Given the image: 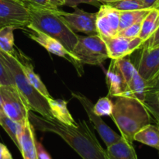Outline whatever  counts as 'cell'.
Listing matches in <instances>:
<instances>
[{"mask_svg": "<svg viewBox=\"0 0 159 159\" xmlns=\"http://www.w3.org/2000/svg\"><path fill=\"white\" fill-rule=\"evenodd\" d=\"M0 159H13L7 147L1 142H0Z\"/></svg>", "mask_w": 159, "mask_h": 159, "instance_id": "35", "label": "cell"}, {"mask_svg": "<svg viewBox=\"0 0 159 159\" xmlns=\"http://www.w3.org/2000/svg\"><path fill=\"white\" fill-rule=\"evenodd\" d=\"M102 38L107 45L109 58L114 60L130 55L144 43V41L139 37L126 38L116 35L115 37Z\"/></svg>", "mask_w": 159, "mask_h": 159, "instance_id": "11", "label": "cell"}, {"mask_svg": "<svg viewBox=\"0 0 159 159\" xmlns=\"http://www.w3.org/2000/svg\"><path fill=\"white\" fill-rule=\"evenodd\" d=\"M0 110L2 111V102H1V97H0Z\"/></svg>", "mask_w": 159, "mask_h": 159, "instance_id": "42", "label": "cell"}, {"mask_svg": "<svg viewBox=\"0 0 159 159\" xmlns=\"http://www.w3.org/2000/svg\"><path fill=\"white\" fill-rule=\"evenodd\" d=\"M0 125L2 127L5 131L8 134L9 138L12 139L14 144H16L20 150V144H19V134L21 130L23 124H20L6 116L3 111H0Z\"/></svg>", "mask_w": 159, "mask_h": 159, "instance_id": "23", "label": "cell"}, {"mask_svg": "<svg viewBox=\"0 0 159 159\" xmlns=\"http://www.w3.org/2000/svg\"><path fill=\"white\" fill-rule=\"evenodd\" d=\"M134 141L154 148L159 152V127L151 124L144 126L135 134Z\"/></svg>", "mask_w": 159, "mask_h": 159, "instance_id": "19", "label": "cell"}, {"mask_svg": "<svg viewBox=\"0 0 159 159\" xmlns=\"http://www.w3.org/2000/svg\"><path fill=\"white\" fill-rule=\"evenodd\" d=\"M51 113L54 119L61 123L69 126H77V122L74 120L68 109V102L62 99H54L51 96L46 98Z\"/></svg>", "mask_w": 159, "mask_h": 159, "instance_id": "18", "label": "cell"}, {"mask_svg": "<svg viewBox=\"0 0 159 159\" xmlns=\"http://www.w3.org/2000/svg\"><path fill=\"white\" fill-rule=\"evenodd\" d=\"M2 111L10 119L23 124L28 119L30 107L16 86L0 85Z\"/></svg>", "mask_w": 159, "mask_h": 159, "instance_id": "6", "label": "cell"}, {"mask_svg": "<svg viewBox=\"0 0 159 159\" xmlns=\"http://www.w3.org/2000/svg\"><path fill=\"white\" fill-rule=\"evenodd\" d=\"M159 26V11L152 8L141 23V31L138 37L144 42L148 40Z\"/></svg>", "mask_w": 159, "mask_h": 159, "instance_id": "20", "label": "cell"}, {"mask_svg": "<svg viewBox=\"0 0 159 159\" xmlns=\"http://www.w3.org/2000/svg\"><path fill=\"white\" fill-rule=\"evenodd\" d=\"M28 117L35 130L56 134L82 159H108L106 150L102 148L93 130L85 120H79L77 126H69L54 118L50 119L36 115L32 110H29Z\"/></svg>", "mask_w": 159, "mask_h": 159, "instance_id": "1", "label": "cell"}, {"mask_svg": "<svg viewBox=\"0 0 159 159\" xmlns=\"http://www.w3.org/2000/svg\"><path fill=\"white\" fill-rule=\"evenodd\" d=\"M147 95V84L146 81L135 71L132 79L127 85V93L126 96L134 97L144 103Z\"/></svg>", "mask_w": 159, "mask_h": 159, "instance_id": "21", "label": "cell"}, {"mask_svg": "<svg viewBox=\"0 0 159 159\" xmlns=\"http://www.w3.org/2000/svg\"><path fill=\"white\" fill-rule=\"evenodd\" d=\"M107 4L119 11H131L147 9L142 0H118Z\"/></svg>", "mask_w": 159, "mask_h": 159, "instance_id": "25", "label": "cell"}, {"mask_svg": "<svg viewBox=\"0 0 159 159\" xmlns=\"http://www.w3.org/2000/svg\"><path fill=\"white\" fill-rule=\"evenodd\" d=\"M0 57L12 74L17 89L27 102L30 110L45 118L53 119L47 99L29 82L22 71L19 61L14 56L0 51Z\"/></svg>", "mask_w": 159, "mask_h": 159, "instance_id": "4", "label": "cell"}, {"mask_svg": "<svg viewBox=\"0 0 159 159\" xmlns=\"http://www.w3.org/2000/svg\"><path fill=\"white\" fill-rule=\"evenodd\" d=\"M110 117L119 129L121 136L133 143L135 134L151 124V114L145 105L130 96L116 97Z\"/></svg>", "mask_w": 159, "mask_h": 159, "instance_id": "3", "label": "cell"}, {"mask_svg": "<svg viewBox=\"0 0 159 159\" xmlns=\"http://www.w3.org/2000/svg\"><path fill=\"white\" fill-rule=\"evenodd\" d=\"M117 66L119 68L121 74H122L123 77H124V80H125L126 83L128 85L130 79H132L134 73L136 71L134 65L132 63L129 57H124L122 58L116 59V60Z\"/></svg>", "mask_w": 159, "mask_h": 159, "instance_id": "26", "label": "cell"}, {"mask_svg": "<svg viewBox=\"0 0 159 159\" xmlns=\"http://www.w3.org/2000/svg\"><path fill=\"white\" fill-rule=\"evenodd\" d=\"M99 2H102L103 4H107V3L109 2H116L118 1V0H98Z\"/></svg>", "mask_w": 159, "mask_h": 159, "instance_id": "40", "label": "cell"}, {"mask_svg": "<svg viewBox=\"0 0 159 159\" xmlns=\"http://www.w3.org/2000/svg\"><path fill=\"white\" fill-rule=\"evenodd\" d=\"M14 57L17 59L21 68L22 71L24 73L26 79L29 80V82L32 84L34 87H35L37 91L43 95L45 98L50 97V93L48 92V89L46 88L43 82H42L40 78L37 74H36L34 69V65L31 63L30 60L24 54L21 52L20 50H17L16 51V54Z\"/></svg>", "mask_w": 159, "mask_h": 159, "instance_id": "16", "label": "cell"}, {"mask_svg": "<svg viewBox=\"0 0 159 159\" xmlns=\"http://www.w3.org/2000/svg\"><path fill=\"white\" fill-rule=\"evenodd\" d=\"M29 23V12L23 1L0 0V28L10 26L23 30Z\"/></svg>", "mask_w": 159, "mask_h": 159, "instance_id": "8", "label": "cell"}, {"mask_svg": "<svg viewBox=\"0 0 159 159\" xmlns=\"http://www.w3.org/2000/svg\"><path fill=\"white\" fill-rule=\"evenodd\" d=\"M135 68L145 81L150 80L159 71V46L148 48L141 46Z\"/></svg>", "mask_w": 159, "mask_h": 159, "instance_id": "13", "label": "cell"}, {"mask_svg": "<svg viewBox=\"0 0 159 159\" xmlns=\"http://www.w3.org/2000/svg\"><path fill=\"white\" fill-rule=\"evenodd\" d=\"M156 121H157V125H158V127H159V119L158 120H156Z\"/></svg>", "mask_w": 159, "mask_h": 159, "instance_id": "44", "label": "cell"}, {"mask_svg": "<svg viewBox=\"0 0 159 159\" xmlns=\"http://www.w3.org/2000/svg\"></svg>", "mask_w": 159, "mask_h": 159, "instance_id": "46", "label": "cell"}, {"mask_svg": "<svg viewBox=\"0 0 159 159\" xmlns=\"http://www.w3.org/2000/svg\"><path fill=\"white\" fill-rule=\"evenodd\" d=\"M33 2L36 3L37 5H40V6H43V7L46 8H50V9H54V8L57 7H54L53 6H51V3L49 2L48 0H31Z\"/></svg>", "mask_w": 159, "mask_h": 159, "instance_id": "37", "label": "cell"}, {"mask_svg": "<svg viewBox=\"0 0 159 159\" xmlns=\"http://www.w3.org/2000/svg\"><path fill=\"white\" fill-rule=\"evenodd\" d=\"M152 102L159 107V91L155 93H148L144 102Z\"/></svg>", "mask_w": 159, "mask_h": 159, "instance_id": "34", "label": "cell"}, {"mask_svg": "<svg viewBox=\"0 0 159 159\" xmlns=\"http://www.w3.org/2000/svg\"><path fill=\"white\" fill-rule=\"evenodd\" d=\"M26 28L27 30H25V33L31 40L41 45L48 52L66 59L75 67L79 76L83 75V65L73 55L72 53L68 51L61 43L36 28L31 26H26Z\"/></svg>", "mask_w": 159, "mask_h": 159, "instance_id": "7", "label": "cell"}, {"mask_svg": "<svg viewBox=\"0 0 159 159\" xmlns=\"http://www.w3.org/2000/svg\"><path fill=\"white\" fill-rule=\"evenodd\" d=\"M48 1L51 3V6L57 8H58L59 6H65V0H48Z\"/></svg>", "mask_w": 159, "mask_h": 159, "instance_id": "38", "label": "cell"}, {"mask_svg": "<svg viewBox=\"0 0 159 159\" xmlns=\"http://www.w3.org/2000/svg\"><path fill=\"white\" fill-rule=\"evenodd\" d=\"M142 45L148 48H155V47L159 46V26L156 31L152 34V37L148 40H146Z\"/></svg>", "mask_w": 159, "mask_h": 159, "instance_id": "32", "label": "cell"}, {"mask_svg": "<svg viewBox=\"0 0 159 159\" xmlns=\"http://www.w3.org/2000/svg\"><path fill=\"white\" fill-rule=\"evenodd\" d=\"M73 12H66L57 9L56 13L62 21L72 31L82 32L87 35H96V16L97 12L91 13L78 8H74Z\"/></svg>", "mask_w": 159, "mask_h": 159, "instance_id": "9", "label": "cell"}, {"mask_svg": "<svg viewBox=\"0 0 159 159\" xmlns=\"http://www.w3.org/2000/svg\"><path fill=\"white\" fill-rule=\"evenodd\" d=\"M146 84H147V93L159 91V71L150 80L146 81Z\"/></svg>", "mask_w": 159, "mask_h": 159, "instance_id": "30", "label": "cell"}, {"mask_svg": "<svg viewBox=\"0 0 159 159\" xmlns=\"http://www.w3.org/2000/svg\"><path fill=\"white\" fill-rule=\"evenodd\" d=\"M142 1L147 9H152V8H154L158 0H142Z\"/></svg>", "mask_w": 159, "mask_h": 159, "instance_id": "39", "label": "cell"}, {"mask_svg": "<svg viewBox=\"0 0 159 159\" xmlns=\"http://www.w3.org/2000/svg\"><path fill=\"white\" fill-rule=\"evenodd\" d=\"M113 110V103L109 97H102L93 106V111L98 116H111Z\"/></svg>", "mask_w": 159, "mask_h": 159, "instance_id": "27", "label": "cell"}, {"mask_svg": "<svg viewBox=\"0 0 159 159\" xmlns=\"http://www.w3.org/2000/svg\"><path fill=\"white\" fill-rule=\"evenodd\" d=\"M0 111H1V110H0Z\"/></svg>", "mask_w": 159, "mask_h": 159, "instance_id": "45", "label": "cell"}, {"mask_svg": "<svg viewBox=\"0 0 159 159\" xmlns=\"http://www.w3.org/2000/svg\"><path fill=\"white\" fill-rule=\"evenodd\" d=\"M37 153H38L39 159H51L49 154L44 150L43 146L40 143H37Z\"/></svg>", "mask_w": 159, "mask_h": 159, "instance_id": "36", "label": "cell"}, {"mask_svg": "<svg viewBox=\"0 0 159 159\" xmlns=\"http://www.w3.org/2000/svg\"><path fill=\"white\" fill-rule=\"evenodd\" d=\"M141 23H142V20L128 26L123 30L119 31L117 36L126 37V38H134V37H138L141 31Z\"/></svg>", "mask_w": 159, "mask_h": 159, "instance_id": "29", "label": "cell"}, {"mask_svg": "<svg viewBox=\"0 0 159 159\" xmlns=\"http://www.w3.org/2000/svg\"><path fill=\"white\" fill-rule=\"evenodd\" d=\"M0 85L16 86L12 74L0 57Z\"/></svg>", "mask_w": 159, "mask_h": 159, "instance_id": "28", "label": "cell"}, {"mask_svg": "<svg viewBox=\"0 0 159 159\" xmlns=\"http://www.w3.org/2000/svg\"><path fill=\"white\" fill-rule=\"evenodd\" d=\"M154 8H156V9H158V11H159V0H158V1H157V2L155 3V6H154Z\"/></svg>", "mask_w": 159, "mask_h": 159, "instance_id": "41", "label": "cell"}, {"mask_svg": "<svg viewBox=\"0 0 159 159\" xmlns=\"http://www.w3.org/2000/svg\"><path fill=\"white\" fill-rule=\"evenodd\" d=\"M144 104L145 105L146 108L148 109V112L150 113L151 115L154 116L155 120L159 119V107L156 104L153 103L152 102H144Z\"/></svg>", "mask_w": 159, "mask_h": 159, "instance_id": "33", "label": "cell"}, {"mask_svg": "<svg viewBox=\"0 0 159 159\" xmlns=\"http://www.w3.org/2000/svg\"><path fill=\"white\" fill-rule=\"evenodd\" d=\"M13 26H6L0 28V51L14 56L16 50L14 48Z\"/></svg>", "mask_w": 159, "mask_h": 159, "instance_id": "24", "label": "cell"}, {"mask_svg": "<svg viewBox=\"0 0 159 159\" xmlns=\"http://www.w3.org/2000/svg\"><path fill=\"white\" fill-rule=\"evenodd\" d=\"M71 96L76 99L79 101L82 106L83 107L84 110L86 112L88 117L92 124L94 126L95 129L98 131L99 136L102 138V141L106 144L107 147H110L114 143L117 142L118 141L122 138L121 135L116 134L114 130H112L105 122L102 120L101 116H98L97 114L93 111V104L89 98L84 95L79 93H71Z\"/></svg>", "mask_w": 159, "mask_h": 159, "instance_id": "10", "label": "cell"}, {"mask_svg": "<svg viewBox=\"0 0 159 159\" xmlns=\"http://www.w3.org/2000/svg\"><path fill=\"white\" fill-rule=\"evenodd\" d=\"M106 152L108 159H138L133 143L127 141L123 137L117 142L107 147Z\"/></svg>", "mask_w": 159, "mask_h": 159, "instance_id": "17", "label": "cell"}, {"mask_svg": "<svg viewBox=\"0 0 159 159\" xmlns=\"http://www.w3.org/2000/svg\"><path fill=\"white\" fill-rule=\"evenodd\" d=\"M73 55L82 64L102 65L109 58L107 45L99 35L79 36Z\"/></svg>", "mask_w": 159, "mask_h": 159, "instance_id": "5", "label": "cell"}, {"mask_svg": "<svg viewBox=\"0 0 159 159\" xmlns=\"http://www.w3.org/2000/svg\"><path fill=\"white\" fill-rule=\"evenodd\" d=\"M18 139L20 152L23 159H39L34 128L29 119L23 124Z\"/></svg>", "mask_w": 159, "mask_h": 159, "instance_id": "14", "label": "cell"}, {"mask_svg": "<svg viewBox=\"0 0 159 159\" xmlns=\"http://www.w3.org/2000/svg\"><path fill=\"white\" fill-rule=\"evenodd\" d=\"M20 1H23V2H29V1H31V0H20Z\"/></svg>", "mask_w": 159, "mask_h": 159, "instance_id": "43", "label": "cell"}, {"mask_svg": "<svg viewBox=\"0 0 159 159\" xmlns=\"http://www.w3.org/2000/svg\"><path fill=\"white\" fill-rule=\"evenodd\" d=\"M106 82L109 90V96L113 97L126 96L127 93V84L126 83L116 60L111 59L108 70L106 74Z\"/></svg>", "mask_w": 159, "mask_h": 159, "instance_id": "15", "label": "cell"}, {"mask_svg": "<svg viewBox=\"0 0 159 159\" xmlns=\"http://www.w3.org/2000/svg\"><path fill=\"white\" fill-rule=\"evenodd\" d=\"M96 30L101 37H112L119 32L120 11L107 4L100 6L96 16Z\"/></svg>", "mask_w": 159, "mask_h": 159, "instance_id": "12", "label": "cell"}, {"mask_svg": "<svg viewBox=\"0 0 159 159\" xmlns=\"http://www.w3.org/2000/svg\"><path fill=\"white\" fill-rule=\"evenodd\" d=\"M30 15L31 26L58 40L70 52L73 51L79 39V35L71 30L57 16L55 10L37 5L32 1L25 2Z\"/></svg>", "mask_w": 159, "mask_h": 159, "instance_id": "2", "label": "cell"}, {"mask_svg": "<svg viewBox=\"0 0 159 159\" xmlns=\"http://www.w3.org/2000/svg\"><path fill=\"white\" fill-rule=\"evenodd\" d=\"M85 3V4H89L92 6H94L98 7L99 5V2L98 0H65V6H69V7L75 8L78 6V5Z\"/></svg>", "mask_w": 159, "mask_h": 159, "instance_id": "31", "label": "cell"}, {"mask_svg": "<svg viewBox=\"0 0 159 159\" xmlns=\"http://www.w3.org/2000/svg\"><path fill=\"white\" fill-rule=\"evenodd\" d=\"M150 9H144L131 11H120L119 31L123 30L128 26L143 20Z\"/></svg>", "mask_w": 159, "mask_h": 159, "instance_id": "22", "label": "cell"}]
</instances>
